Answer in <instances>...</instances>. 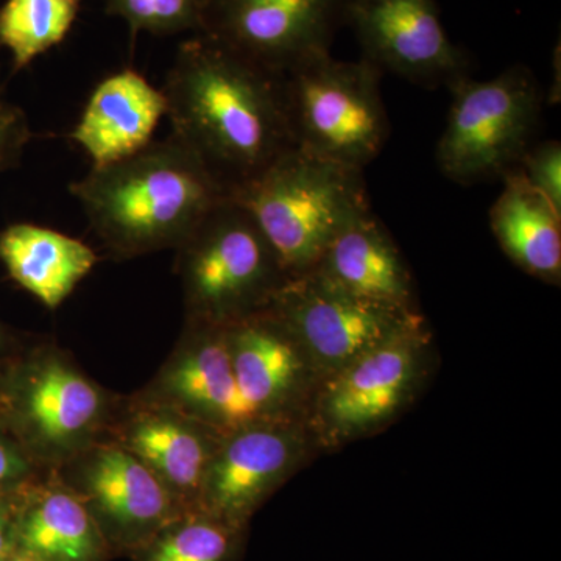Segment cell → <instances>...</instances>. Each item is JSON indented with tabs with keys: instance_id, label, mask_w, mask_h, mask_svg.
Wrapping results in <instances>:
<instances>
[{
	"instance_id": "obj_32",
	"label": "cell",
	"mask_w": 561,
	"mask_h": 561,
	"mask_svg": "<svg viewBox=\"0 0 561 561\" xmlns=\"http://www.w3.org/2000/svg\"><path fill=\"white\" fill-rule=\"evenodd\" d=\"M3 84H2V81H0V95H3Z\"/></svg>"
},
{
	"instance_id": "obj_20",
	"label": "cell",
	"mask_w": 561,
	"mask_h": 561,
	"mask_svg": "<svg viewBox=\"0 0 561 561\" xmlns=\"http://www.w3.org/2000/svg\"><path fill=\"white\" fill-rule=\"evenodd\" d=\"M0 262L18 286L57 311L94 271L99 256L80 239L20 221L0 232Z\"/></svg>"
},
{
	"instance_id": "obj_14",
	"label": "cell",
	"mask_w": 561,
	"mask_h": 561,
	"mask_svg": "<svg viewBox=\"0 0 561 561\" xmlns=\"http://www.w3.org/2000/svg\"><path fill=\"white\" fill-rule=\"evenodd\" d=\"M139 390L224 435L264 420L238 389L225 327L186 321L175 348L151 381Z\"/></svg>"
},
{
	"instance_id": "obj_28",
	"label": "cell",
	"mask_w": 561,
	"mask_h": 561,
	"mask_svg": "<svg viewBox=\"0 0 561 561\" xmlns=\"http://www.w3.org/2000/svg\"><path fill=\"white\" fill-rule=\"evenodd\" d=\"M18 501L20 491L13 494H0V561H5L16 552Z\"/></svg>"
},
{
	"instance_id": "obj_13",
	"label": "cell",
	"mask_w": 561,
	"mask_h": 561,
	"mask_svg": "<svg viewBox=\"0 0 561 561\" xmlns=\"http://www.w3.org/2000/svg\"><path fill=\"white\" fill-rule=\"evenodd\" d=\"M289 420H257L225 434L206 472L198 508L239 527L278 489L300 459Z\"/></svg>"
},
{
	"instance_id": "obj_6",
	"label": "cell",
	"mask_w": 561,
	"mask_h": 561,
	"mask_svg": "<svg viewBox=\"0 0 561 561\" xmlns=\"http://www.w3.org/2000/svg\"><path fill=\"white\" fill-rule=\"evenodd\" d=\"M382 70L362 58H313L278 77L294 146L365 171L389 139Z\"/></svg>"
},
{
	"instance_id": "obj_9",
	"label": "cell",
	"mask_w": 561,
	"mask_h": 561,
	"mask_svg": "<svg viewBox=\"0 0 561 561\" xmlns=\"http://www.w3.org/2000/svg\"><path fill=\"white\" fill-rule=\"evenodd\" d=\"M55 472L87 505L116 559H130L181 513L157 476L110 438L94 443Z\"/></svg>"
},
{
	"instance_id": "obj_19",
	"label": "cell",
	"mask_w": 561,
	"mask_h": 561,
	"mask_svg": "<svg viewBox=\"0 0 561 561\" xmlns=\"http://www.w3.org/2000/svg\"><path fill=\"white\" fill-rule=\"evenodd\" d=\"M313 273L362 300L412 311V280L400 251L373 210L330 243Z\"/></svg>"
},
{
	"instance_id": "obj_10",
	"label": "cell",
	"mask_w": 561,
	"mask_h": 561,
	"mask_svg": "<svg viewBox=\"0 0 561 561\" xmlns=\"http://www.w3.org/2000/svg\"><path fill=\"white\" fill-rule=\"evenodd\" d=\"M267 309L300 350L335 371L419 324L413 311L362 300L313 272L287 280Z\"/></svg>"
},
{
	"instance_id": "obj_7",
	"label": "cell",
	"mask_w": 561,
	"mask_h": 561,
	"mask_svg": "<svg viewBox=\"0 0 561 561\" xmlns=\"http://www.w3.org/2000/svg\"><path fill=\"white\" fill-rule=\"evenodd\" d=\"M449 91L451 108L437 146L443 175L472 184L516 171L541 122L545 99L534 73L515 65L493 80L465 77Z\"/></svg>"
},
{
	"instance_id": "obj_16",
	"label": "cell",
	"mask_w": 561,
	"mask_h": 561,
	"mask_svg": "<svg viewBox=\"0 0 561 561\" xmlns=\"http://www.w3.org/2000/svg\"><path fill=\"white\" fill-rule=\"evenodd\" d=\"M236 383L243 400L264 420L287 419L300 386L302 359L283 321L267 308L225 327Z\"/></svg>"
},
{
	"instance_id": "obj_29",
	"label": "cell",
	"mask_w": 561,
	"mask_h": 561,
	"mask_svg": "<svg viewBox=\"0 0 561 561\" xmlns=\"http://www.w3.org/2000/svg\"><path fill=\"white\" fill-rule=\"evenodd\" d=\"M20 348L21 346L18 345L16 339L10 334L5 324L0 321V359L11 356V354L16 353Z\"/></svg>"
},
{
	"instance_id": "obj_31",
	"label": "cell",
	"mask_w": 561,
	"mask_h": 561,
	"mask_svg": "<svg viewBox=\"0 0 561 561\" xmlns=\"http://www.w3.org/2000/svg\"><path fill=\"white\" fill-rule=\"evenodd\" d=\"M7 357H3V359H0V371H2L3 362H5Z\"/></svg>"
},
{
	"instance_id": "obj_3",
	"label": "cell",
	"mask_w": 561,
	"mask_h": 561,
	"mask_svg": "<svg viewBox=\"0 0 561 561\" xmlns=\"http://www.w3.org/2000/svg\"><path fill=\"white\" fill-rule=\"evenodd\" d=\"M121 401L51 341L18 350L0 371V423L46 471L108 438Z\"/></svg>"
},
{
	"instance_id": "obj_2",
	"label": "cell",
	"mask_w": 561,
	"mask_h": 561,
	"mask_svg": "<svg viewBox=\"0 0 561 561\" xmlns=\"http://www.w3.org/2000/svg\"><path fill=\"white\" fill-rule=\"evenodd\" d=\"M111 257L175 250L227 192L175 136L113 164L91 168L69 186Z\"/></svg>"
},
{
	"instance_id": "obj_26",
	"label": "cell",
	"mask_w": 561,
	"mask_h": 561,
	"mask_svg": "<svg viewBox=\"0 0 561 561\" xmlns=\"http://www.w3.org/2000/svg\"><path fill=\"white\" fill-rule=\"evenodd\" d=\"M44 472L0 423V494L18 493Z\"/></svg>"
},
{
	"instance_id": "obj_30",
	"label": "cell",
	"mask_w": 561,
	"mask_h": 561,
	"mask_svg": "<svg viewBox=\"0 0 561 561\" xmlns=\"http://www.w3.org/2000/svg\"><path fill=\"white\" fill-rule=\"evenodd\" d=\"M5 561H44L41 559H36V557L28 556V553L24 552H14L13 556L9 557Z\"/></svg>"
},
{
	"instance_id": "obj_24",
	"label": "cell",
	"mask_w": 561,
	"mask_h": 561,
	"mask_svg": "<svg viewBox=\"0 0 561 561\" xmlns=\"http://www.w3.org/2000/svg\"><path fill=\"white\" fill-rule=\"evenodd\" d=\"M205 3L206 0H105V11L127 22L131 38L138 33L171 36L194 32L198 35Z\"/></svg>"
},
{
	"instance_id": "obj_4",
	"label": "cell",
	"mask_w": 561,
	"mask_h": 561,
	"mask_svg": "<svg viewBox=\"0 0 561 561\" xmlns=\"http://www.w3.org/2000/svg\"><path fill=\"white\" fill-rule=\"evenodd\" d=\"M231 198L249 210L289 279L312 272L330 243L371 210L364 171L298 147Z\"/></svg>"
},
{
	"instance_id": "obj_15",
	"label": "cell",
	"mask_w": 561,
	"mask_h": 561,
	"mask_svg": "<svg viewBox=\"0 0 561 561\" xmlns=\"http://www.w3.org/2000/svg\"><path fill=\"white\" fill-rule=\"evenodd\" d=\"M168 103L131 68L117 70L92 90L69 139L92 161V168L133 157L154 140Z\"/></svg>"
},
{
	"instance_id": "obj_21",
	"label": "cell",
	"mask_w": 561,
	"mask_h": 561,
	"mask_svg": "<svg viewBox=\"0 0 561 561\" xmlns=\"http://www.w3.org/2000/svg\"><path fill=\"white\" fill-rule=\"evenodd\" d=\"M504 190L491 206V230L513 262L538 278L559 280L561 213L531 187L519 171L504 176Z\"/></svg>"
},
{
	"instance_id": "obj_27",
	"label": "cell",
	"mask_w": 561,
	"mask_h": 561,
	"mask_svg": "<svg viewBox=\"0 0 561 561\" xmlns=\"http://www.w3.org/2000/svg\"><path fill=\"white\" fill-rule=\"evenodd\" d=\"M32 138L27 114L0 95V173L20 164Z\"/></svg>"
},
{
	"instance_id": "obj_11",
	"label": "cell",
	"mask_w": 561,
	"mask_h": 561,
	"mask_svg": "<svg viewBox=\"0 0 561 561\" xmlns=\"http://www.w3.org/2000/svg\"><path fill=\"white\" fill-rule=\"evenodd\" d=\"M345 24L382 72L449 90L470 77L468 55L449 38L435 0H348Z\"/></svg>"
},
{
	"instance_id": "obj_22",
	"label": "cell",
	"mask_w": 561,
	"mask_h": 561,
	"mask_svg": "<svg viewBox=\"0 0 561 561\" xmlns=\"http://www.w3.org/2000/svg\"><path fill=\"white\" fill-rule=\"evenodd\" d=\"M247 529L194 508L181 512L133 553L131 561H241Z\"/></svg>"
},
{
	"instance_id": "obj_25",
	"label": "cell",
	"mask_w": 561,
	"mask_h": 561,
	"mask_svg": "<svg viewBox=\"0 0 561 561\" xmlns=\"http://www.w3.org/2000/svg\"><path fill=\"white\" fill-rule=\"evenodd\" d=\"M531 187L545 195L561 213V146L559 140L535 142L518 169Z\"/></svg>"
},
{
	"instance_id": "obj_8",
	"label": "cell",
	"mask_w": 561,
	"mask_h": 561,
	"mask_svg": "<svg viewBox=\"0 0 561 561\" xmlns=\"http://www.w3.org/2000/svg\"><path fill=\"white\" fill-rule=\"evenodd\" d=\"M348 0H206L202 32L279 77L331 54Z\"/></svg>"
},
{
	"instance_id": "obj_17",
	"label": "cell",
	"mask_w": 561,
	"mask_h": 561,
	"mask_svg": "<svg viewBox=\"0 0 561 561\" xmlns=\"http://www.w3.org/2000/svg\"><path fill=\"white\" fill-rule=\"evenodd\" d=\"M14 540L18 552L44 561L116 559L87 505L55 471L20 491Z\"/></svg>"
},
{
	"instance_id": "obj_23",
	"label": "cell",
	"mask_w": 561,
	"mask_h": 561,
	"mask_svg": "<svg viewBox=\"0 0 561 561\" xmlns=\"http://www.w3.org/2000/svg\"><path fill=\"white\" fill-rule=\"evenodd\" d=\"M84 0H7L0 7V49L10 54L13 72L65 41Z\"/></svg>"
},
{
	"instance_id": "obj_1",
	"label": "cell",
	"mask_w": 561,
	"mask_h": 561,
	"mask_svg": "<svg viewBox=\"0 0 561 561\" xmlns=\"http://www.w3.org/2000/svg\"><path fill=\"white\" fill-rule=\"evenodd\" d=\"M161 90L172 135L197 154L228 197L295 147L278 77L208 36L181 43Z\"/></svg>"
},
{
	"instance_id": "obj_12",
	"label": "cell",
	"mask_w": 561,
	"mask_h": 561,
	"mask_svg": "<svg viewBox=\"0 0 561 561\" xmlns=\"http://www.w3.org/2000/svg\"><path fill=\"white\" fill-rule=\"evenodd\" d=\"M221 437L209 424L140 390L122 394L108 434L157 476L181 512L201 505L206 472Z\"/></svg>"
},
{
	"instance_id": "obj_5",
	"label": "cell",
	"mask_w": 561,
	"mask_h": 561,
	"mask_svg": "<svg viewBox=\"0 0 561 561\" xmlns=\"http://www.w3.org/2000/svg\"><path fill=\"white\" fill-rule=\"evenodd\" d=\"M173 251L187 323L228 327L267 308L289 280L264 232L231 197Z\"/></svg>"
},
{
	"instance_id": "obj_18",
	"label": "cell",
	"mask_w": 561,
	"mask_h": 561,
	"mask_svg": "<svg viewBox=\"0 0 561 561\" xmlns=\"http://www.w3.org/2000/svg\"><path fill=\"white\" fill-rule=\"evenodd\" d=\"M419 324L342 368L328 387L323 411L335 430L356 432L397 411L415 371L412 339Z\"/></svg>"
}]
</instances>
